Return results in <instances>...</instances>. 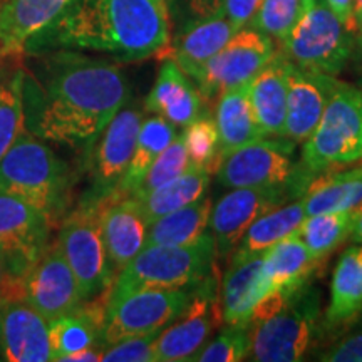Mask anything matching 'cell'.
<instances>
[{
  "instance_id": "6da1fadb",
  "label": "cell",
  "mask_w": 362,
  "mask_h": 362,
  "mask_svg": "<svg viewBox=\"0 0 362 362\" xmlns=\"http://www.w3.org/2000/svg\"><path fill=\"white\" fill-rule=\"evenodd\" d=\"M128 98L119 66L72 51L45 59L39 79L24 72L25 128L62 146H93Z\"/></svg>"
},
{
  "instance_id": "7a4b0ae2",
  "label": "cell",
  "mask_w": 362,
  "mask_h": 362,
  "mask_svg": "<svg viewBox=\"0 0 362 362\" xmlns=\"http://www.w3.org/2000/svg\"><path fill=\"white\" fill-rule=\"evenodd\" d=\"M168 44L166 0H71L56 21L27 42L24 54L61 49L141 61Z\"/></svg>"
},
{
  "instance_id": "3957f363",
  "label": "cell",
  "mask_w": 362,
  "mask_h": 362,
  "mask_svg": "<svg viewBox=\"0 0 362 362\" xmlns=\"http://www.w3.org/2000/svg\"><path fill=\"white\" fill-rule=\"evenodd\" d=\"M67 185L66 163L27 128L0 160V193L30 205L51 225L64 210Z\"/></svg>"
},
{
  "instance_id": "277c9868",
  "label": "cell",
  "mask_w": 362,
  "mask_h": 362,
  "mask_svg": "<svg viewBox=\"0 0 362 362\" xmlns=\"http://www.w3.org/2000/svg\"><path fill=\"white\" fill-rule=\"evenodd\" d=\"M216 257L215 238L205 233L185 247H144L124 269L117 272L107 302L139 291L194 287L211 277Z\"/></svg>"
},
{
  "instance_id": "5b68a950",
  "label": "cell",
  "mask_w": 362,
  "mask_h": 362,
  "mask_svg": "<svg viewBox=\"0 0 362 362\" xmlns=\"http://www.w3.org/2000/svg\"><path fill=\"white\" fill-rule=\"evenodd\" d=\"M362 160V94L359 88L336 86L312 134L304 141L300 171L307 178Z\"/></svg>"
},
{
  "instance_id": "8992f818",
  "label": "cell",
  "mask_w": 362,
  "mask_h": 362,
  "mask_svg": "<svg viewBox=\"0 0 362 362\" xmlns=\"http://www.w3.org/2000/svg\"><path fill=\"white\" fill-rule=\"evenodd\" d=\"M320 292L307 284L269 319L252 325V359L260 362L304 361L317 346L320 320Z\"/></svg>"
},
{
  "instance_id": "52a82bcc",
  "label": "cell",
  "mask_w": 362,
  "mask_h": 362,
  "mask_svg": "<svg viewBox=\"0 0 362 362\" xmlns=\"http://www.w3.org/2000/svg\"><path fill=\"white\" fill-rule=\"evenodd\" d=\"M291 139H255L233 149L218 163V181L226 188H287L293 197L304 194L310 178L293 160Z\"/></svg>"
},
{
  "instance_id": "ba28073f",
  "label": "cell",
  "mask_w": 362,
  "mask_h": 362,
  "mask_svg": "<svg viewBox=\"0 0 362 362\" xmlns=\"http://www.w3.org/2000/svg\"><path fill=\"white\" fill-rule=\"evenodd\" d=\"M352 42L354 33L324 0H315L280 42V52L302 69L337 76L349 61Z\"/></svg>"
},
{
  "instance_id": "9c48e42d",
  "label": "cell",
  "mask_w": 362,
  "mask_h": 362,
  "mask_svg": "<svg viewBox=\"0 0 362 362\" xmlns=\"http://www.w3.org/2000/svg\"><path fill=\"white\" fill-rule=\"evenodd\" d=\"M194 287L139 291L107 302L101 330L103 347L126 337L160 332L187 309Z\"/></svg>"
},
{
  "instance_id": "30bf717a",
  "label": "cell",
  "mask_w": 362,
  "mask_h": 362,
  "mask_svg": "<svg viewBox=\"0 0 362 362\" xmlns=\"http://www.w3.org/2000/svg\"><path fill=\"white\" fill-rule=\"evenodd\" d=\"M98 208L83 205L76 210L62 223L57 238V245L74 274L84 302H90L111 288L115 275L101 237Z\"/></svg>"
},
{
  "instance_id": "8fae6325",
  "label": "cell",
  "mask_w": 362,
  "mask_h": 362,
  "mask_svg": "<svg viewBox=\"0 0 362 362\" xmlns=\"http://www.w3.org/2000/svg\"><path fill=\"white\" fill-rule=\"evenodd\" d=\"M143 112L138 106L121 107L111 123L103 129L93 144L90 156V189L84 205L99 206L116 197L133 156Z\"/></svg>"
},
{
  "instance_id": "7c38bea8",
  "label": "cell",
  "mask_w": 362,
  "mask_h": 362,
  "mask_svg": "<svg viewBox=\"0 0 362 362\" xmlns=\"http://www.w3.org/2000/svg\"><path fill=\"white\" fill-rule=\"evenodd\" d=\"M275 52L277 49L269 35L250 25L242 27L197 72L193 81L203 98H216L248 83Z\"/></svg>"
},
{
  "instance_id": "4fadbf2b",
  "label": "cell",
  "mask_w": 362,
  "mask_h": 362,
  "mask_svg": "<svg viewBox=\"0 0 362 362\" xmlns=\"http://www.w3.org/2000/svg\"><path fill=\"white\" fill-rule=\"evenodd\" d=\"M51 223L19 198L0 193V257L21 298V280L49 247Z\"/></svg>"
},
{
  "instance_id": "5bb4252c",
  "label": "cell",
  "mask_w": 362,
  "mask_h": 362,
  "mask_svg": "<svg viewBox=\"0 0 362 362\" xmlns=\"http://www.w3.org/2000/svg\"><path fill=\"white\" fill-rule=\"evenodd\" d=\"M215 288V282L208 277L198 285L187 309L158 334L155 362L192 361L205 346L214 329L223 319Z\"/></svg>"
},
{
  "instance_id": "9a60e30c",
  "label": "cell",
  "mask_w": 362,
  "mask_h": 362,
  "mask_svg": "<svg viewBox=\"0 0 362 362\" xmlns=\"http://www.w3.org/2000/svg\"><path fill=\"white\" fill-rule=\"evenodd\" d=\"M21 298L47 322L78 310L84 304L79 285L57 242L45 248L22 277Z\"/></svg>"
},
{
  "instance_id": "2e32d148",
  "label": "cell",
  "mask_w": 362,
  "mask_h": 362,
  "mask_svg": "<svg viewBox=\"0 0 362 362\" xmlns=\"http://www.w3.org/2000/svg\"><path fill=\"white\" fill-rule=\"evenodd\" d=\"M291 198L293 194L287 188H232L211 208L210 228L216 253L232 257L253 221Z\"/></svg>"
},
{
  "instance_id": "e0dca14e",
  "label": "cell",
  "mask_w": 362,
  "mask_h": 362,
  "mask_svg": "<svg viewBox=\"0 0 362 362\" xmlns=\"http://www.w3.org/2000/svg\"><path fill=\"white\" fill-rule=\"evenodd\" d=\"M287 83L284 136L293 143H304L315 129L339 81L336 76L302 69L288 61Z\"/></svg>"
},
{
  "instance_id": "ac0fdd59",
  "label": "cell",
  "mask_w": 362,
  "mask_h": 362,
  "mask_svg": "<svg viewBox=\"0 0 362 362\" xmlns=\"http://www.w3.org/2000/svg\"><path fill=\"white\" fill-rule=\"evenodd\" d=\"M0 347L8 362L51 361L49 322L22 298H2Z\"/></svg>"
},
{
  "instance_id": "d6986e66",
  "label": "cell",
  "mask_w": 362,
  "mask_h": 362,
  "mask_svg": "<svg viewBox=\"0 0 362 362\" xmlns=\"http://www.w3.org/2000/svg\"><path fill=\"white\" fill-rule=\"evenodd\" d=\"M99 228L115 274L144 248L148 223L131 197L104 202L98 208Z\"/></svg>"
},
{
  "instance_id": "ffe728a7",
  "label": "cell",
  "mask_w": 362,
  "mask_h": 362,
  "mask_svg": "<svg viewBox=\"0 0 362 362\" xmlns=\"http://www.w3.org/2000/svg\"><path fill=\"white\" fill-rule=\"evenodd\" d=\"M237 30L240 27L218 12L188 25L173 44L166 45L156 56L171 59L189 79H193Z\"/></svg>"
},
{
  "instance_id": "44dd1931",
  "label": "cell",
  "mask_w": 362,
  "mask_h": 362,
  "mask_svg": "<svg viewBox=\"0 0 362 362\" xmlns=\"http://www.w3.org/2000/svg\"><path fill=\"white\" fill-rule=\"evenodd\" d=\"M202 98L192 79L171 59H165L155 86L144 99V107L153 115L165 117L176 128H187L203 116Z\"/></svg>"
},
{
  "instance_id": "7402d4cb",
  "label": "cell",
  "mask_w": 362,
  "mask_h": 362,
  "mask_svg": "<svg viewBox=\"0 0 362 362\" xmlns=\"http://www.w3.org/2000/svg\"><path fill=\"white\" fill-rule=\"evenodd\" d=\"M264 253L245 259L232 257L228 272L221 285V317L232 327H250V317L255 305L269 296L264 279Z\"/></svg>"
},
{
  "instance_id": "603a6c76",
  "label": "cell",
  "mask_w": 362,
  "mask_h": 362,
  "mask_svg": "<svg viewBox=\"0 0 362 362\" xmlns=\"http://www.w3.org/2000/svg\"><path fill=\"white\" fill-rule=\"evenodd\" d=\"M288 59L277 51L253 78L248 81V99L253 116L264 136L285 138L288 93Z\"/></svg>"
},
{
  "instance_id": "cb8c5ba5",
  "label": "cell",
  "mask_w": 362,
  "mask_h": 362,
  "mask_svg": "<svg viewBox=\"0 0 362 362\" xmlns=\"http://www.w3.org/2000/svg\"><path fill=\"white\" fill-rule=\"evenodd\" d=\"M71 0H4L0 4V57L21 56L34 35L61 16Z\"/></svg>"
},
{
  "instance_id": "d4e9b609",
  "label": "cell",
  "mask_w": 362,
  "mask_h": 362,
  "mask_svg": "<svg viewBox=\"0 0 362 362\" xmlns=\"http://www.w3.org/2000/svg\"><path fill=\"white\" fill-rule=\"evenodd\" d=\"M320 262L310 255L298 235L293 233L264 253L262 272L270 292L284 291L293 293L310 282Z\"/></svg>"
},
{
  "instance_id": "484cf974",
  "label": "cell",
  "mask_w": 362,
  "mask_h": 362,
  "mask_svg": "<svg viewBox=\"0 0 362 362\" xmlns=\"http://www.w3.org/2000/svg\"><path fill=\"white\" fill-rule=\"evenodd\" d=\"M362 312V243L342 253L330 284V302L324 327L334 329L356 320Z\"/></svg>"
},
{
  "instance_id": "4316f807",
  "label": "cell",
  "mask_w": 362,
  "mask_h": 362,
  "mask_svg": "<svg viewBox=\"0 0 362 362\" xmlns=\"http://www.w3.org/2000/svg\"><path fill=\"white\" fill-rule=\"evenodd\" d=\"M300 200L307 216L357 210L362 203V166L315 176Z\"/></svg>"
},
{
  "instance_id": "83f0119b",
  "label": "cell",
  "mask_w": 362,
  "mask_h": 362,
  "mask_svg": "<svg viewBox=\"0 0 362 362\" xmlns=\"http://www.w3.org/2000/svg\"><path fill=\"white\" fill-rule=\"evenodd\" d=\"M106 307L81 305L71 314L57 317L49 322L51 361H66L67 356L88 347L103 346L101 330Z\"/></svg>"
},
{
  "instance_id": "f1b7e54d",
  "label": "cell",
  "mask_w": 362,
  "mask_h": 362,
  "mask_svg": "<svg viewBox=\"0 0 362 362\" xmlns=\"http://www.w3.org/2000/svg\"><path fill=\"white\" fill-rule=\"evenodd\" d=\"M215 123L220 136V160L233 149L264 138L248 99V83L220 94Z\"/></svg>"
},
{
  "instance_id": "f546056e",
  "label": "cell",
  "mask_w": 362,
  "mask_h": 362,
  "mask_svg": "<svg viewBox=\"0 0 362 362\" xmlns=\"http://www.w3.org/2000/svg\"><path fill=\"white\" fill-rule=\"evenodd\" d=\"M211 208L214 205H211L210 198L203 197L192 205L180 208V210L155 220L148 225L144 247H185L197 243L210 226Z\"/></svg>"
},
{
  "instance_id": "4dcf8cb0",
  "label": "cell",
  "mask_w": 362,
  "mask_h": 362,
  "mask_svg": "<svg viewBox=\"0 0 362 362\" xmlns=\"http://www.w3.org/2000/svg\"><path fill=\"white\" fill-rule=\"evenodd\" d=\"M211 173L206 170L189 168L178 178L171 180L170 183L156 188L155 192L144 194V197H131L141 211L146 223L161 218V216L180 210V208L192 205L198 202L206 193L210 187Z\"/></svg>"
},
{
  "instance_id": "1f68e13d",
  "label": "cell",
  "mask_w": 362,
  "mask_h": 362,
  "mask_svg": "<svg viewBox=\"0 0 362 362\" xmlns=\"http://www.w3.org/2000/svg\"><path fill=\"white\" fill-rule=\"evenodd\" d=\"M176 136H178L176 126L171 124L170 121H166L165 117L155 115L143 119L141 126H139L138 138H136L134 151L133 156H131L129 166L126 170V175L123 181H121L119 188H117L115 198L129 197L139 187L144 175L151 168L156 158L175 141Z\"/></svg>"
},
{
  "instance_id": "d6a6232c",
  "label": "cell",
  "mask_w": 362,
  "mask_h": 362,
  "mask_svg": "<svg viewBox=\"0 0 362 362\" xmlns=\"http://www.w3.org/2000/svg\"><path fill=\"white\" fill-rule=\"evenodd\" d=\"M305 218L307 215L302 200L284 203V205L267 211L259 220L253 221V225L243 235L242 242L238 243L232 257L245 259V257L265 253L280 240L296 233Z\"/></svg>"
},
{
  "instance_id": "836d02e7",
  "label": "cell",
  "mask_w": 362,
  "mask_h": 362,
  "mask_svg": "<svg viewBox=\"0 0 362 362\" xmlns=\"http://www.w3.org/2000/svg\"><path fill=\"white\" fill-rule=\"evenodd\" d=\"M354 216L356 210L310 215L304 220L296 235L305 243L310 255L315 260L322 262L349 238Z\"/></svg>"
},
{
  "instance_id": "e575fe53",
  "label": "cell",
  "mask_w": 362,
  "mask_h": 362,
  "mask_svg": "<svg viewBox=\"0 0 362 362\" xmlns=\"http://www.w3.org/2000/svg\"><path fill=\"white\" fill-rule=\"evenodd\" d=\"M24 129V71H16L0 81V160Z\"/></svg>"
},
{
  "instance_id": "d590c367",
  "label": "cell",
  "mask_w": 362,
  "mask_h": 362,
  "mask_svg": "<svg viewBox=\"0 0 362 362\" xmlns=\"http://www.w3.org/2000/svg\"><path fill=\"white\" fill-rule=\"evenodd\" d=\"M183 143L187 148L189 166L194 170L210 171L218 168L220 163V136L215 119L200 116L185 128Z\"/></svg>"
},
{
  "instance_id": "8d00e7d4",
  "label": "cell",
  "mask_w": 362,
  "mask_h": 362,
  "mask_svg": "<svg viewBox=\"0 0 362 362\" xmlns=\"http://www.w3.org/2000/svg\"><path fill=\"white\" fill-rule=\"evenodd\" d=\"M189 168H192V166H189L188 153L183 143V136H176L175 141L156 158L155 163L151 165V168L148 170L146 175H144L139 187L136 188L129 197L138 198L155 192L156 188H160L163 185L170 183L171 180L187 173Z\"/></svg>"
},
{
  "instance_id": "74e56055",
  "label": "cell",
  "mask_w": 362,
  "mask_h": 362,
  "mask_svg": "<svg viewBox=\"0 0 362 362\" xmlns=\"http://www.w3.org/2000/svg\"><path fill=\"white\" fill-rule=\"evenodd\" d=\"M302 12H304L302 0H264L252 19L250 27L267 34L270 39L282 42Z\"/></svg>"
},
{
  "instance_id": "f35d334b",
  "label": "cell",
  "mask_w": 362,
  "mask_h": 362,
  "mask_svg": "<svg viewBox=\"0 0 362 362\" xmlns=\"http://www.w3.org/2000/svg\"><path fill=\"white\" fill-rule=\"evenodd\" d=\"M252 351L250 327H232L225 329L218 337L192 357L198 362H238L247 359Z\"/></svg>"
},
{
  "instance_id": "ab89813d",
  "label": "cell",
  "mask_w": 362,
  "mask_h": 362,
  "mask_svg": "<svg viewBox=\"0 0 362 362\" xmlns=\"http://www.w3.org/2000/svg\"><path fill=\"white\" fill-rule=\"evenodd\" d=\"M161 332V330H160ZM160 332L126 337L123 341L106 346L103 359L107 362H155V341Z\"/></svg>"
},
{
  "instance_id": "60d3db41",
  "label": "cell",
  "mask_w": 362,
  "mask_h": 362,
  "mask_svg": "<svg viewBox=\"0 0 362 362\" xmlns=\"http://www.w3.org/2000/svg\"><path fill=\"white\" fill-rule=\"evenodd\" d=\"M317 359L325 362H362V330L332 344Z\"/></svg>"
},
{
  "instance_id": "b9f144b4",
  "label": "cell",
  "mask_w": 362,
  "mask_h": 362,
  "mask_svg": "<svg viewBox=\"0 0 362 362\" xmlns=\"http://www.w3.org/2000/svg\"><path fill=\"white\" fill-rule=\"evenodd\" d=\"M262 2L264 0H223L220 7V13L242 29V27L250 25Z\"/></svg>"
},
{
  "instance_id": "7bdbcfd3",
  "label": "cell",
  "mask_w": 362,
  "mask_h": 362,
  "mask_svg": "<svg viewBox=\"0 0 362 362\" xmlns=\"http://www.w3.org/2000/svg\"><path fill=\"white\" fill-rule=\"evenodd\" d=\"M330 11L339 17L354 33L356 30V17H354V0H324Z\"/></svg>"
},
{
  "instance_id": "ee69618b",
  "label": "cell",
  "mask_w": 362,
  "mask_h": 362,
  "mask_svg": "<svg viewBox=\"0 0 362 362\" xmlns=\"http://www.w3.org/2000/svg\"><path fill=\"white\" fill-rule=\"evenodd\" d=\"M221 2L223 0H189V8L198 19H205L220 12Z\"/></svg>"
},
{
  "instance_id": "f6af8a7d",
  "label": "cell",
  "mask_w": 362,
  "mask_h": 362,
  "mask_svg": "<svg viewBox=\"0 0 362 362\" xmlns=\"http://www.w3.org/2000/svg\"><path fill=\"white\" fill-rule=\"evenodd\" d=\"M0 296H2V298H13V296H16L12 279L8 275L6 262H4L2 257H0Z\"/></svg>"
},
{
  "instance_id": "bcb514c9",
  "label": "cell",
  "mask_w": 362,
  "mask_h": 362,
  "mask_svg": "<svg viewBox=\"0 0 362 362\" xmlns=\"http://www.w3.org/2000/svg\"><path fill=\"white\" fill-rule=\"evenodd\" d=\"M349 238L354 243H362V211L356 210L354 223H352V230H351Z\"/></svg>"
},
{
  "instance_id": "7dc6e473",
  "label": "cell",
  "mask_w": 362,
  "mask_h": 362,
  "mask_svg": "<svg viewBox=\"0 0 362 362\" xmlns=\"http://www.w3.org/2000/svg\"><path fill=\"white\" fill-rule=\"evenodd\" d=\"M356 40H357V45H359L361 52H362V12L359 13V16L356 17Z\"/></svg>"
},
{
  "instance_id": "c3c4849f",
  "label": "cell",
  "mask_w": 362,
  "mask_h": 362,
  "mask_svg": "<svg viewBox=\"0 0 362 362\" xmlns=\"http://www.w3.org/2000/svg\"><path fill=\"white\" fill-rule=\"evenodd\" d=\"M362 12V0H354V17Z\"/></svg>"
},
{
  "instance_id": "681fc988",
  "label": "cell",
  "mask_w": 362,
  "mask_h": 362,
  "mask_svg": "<svg viewBox=\"0 0 362 362\" xmlns=\"http://www.w3.org/2000/svg\"><path fill=\"white\" fill-rule=\"evenodd\" d=\"M314 2H315V0H302V6H304V11H305L307 7H310Z\"/></svg>"
},
{
  "instance_id": "f907efd6",
  "label": "cell",
  "mask_w": 362,
  "mask_h": 362,
  "mask_svg": "<svg viewBox=\"0 0 362 362\" xmlns=\"http://www.w3.org/2000/svg\"><path fill=\"white\" fill-rule=\"evenodd\" d=\"M357 211H362V203H361V206H359V208H357Z\"/></svg>"
},
{
  "instance_id": "816d5d0a",
  "label": "cell",
  "mask_w": 362,
  "mask_h": 362,
  "mask_svg": "<svg viewBox=\"0 0 362 362\" xmlns=\"http://www.w3.org/2000/svg\"><path fill=\"white\" fill-rule=\"evenodd\" d=\"M359 89H361V94H362V81H361V86H359Z\"/></svg>"
},
{
  "instance_id": "f5cc1de1",
  "label": "cell",
  "mask_w": 362,
  "mask_h": 362,
  "mask_svg": "<svg viewBox=\"0 0 362 362\" xmlns=\"http://www.w3.org/2000/svg\"><path fill=\"white\" fill-rule=\"evenodd\" d=\"M0 304H2V296H0Z\"/></svg>"
}]
</instances>
